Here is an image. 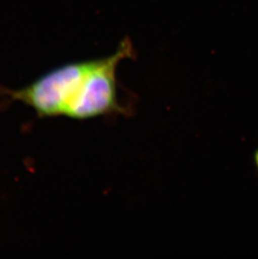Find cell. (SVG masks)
Wrapping results in <instances>:
<instances>
[{"label": "cell", "mask_w": 258, "mask_h": 259, "mask_svg": "<svg viewBox=\"0 0 258 259\" xmlns=\"http://www.w3.org/2000/svg\"><path fill=\"white\" fill-rule=\"evenodd\" d=\"M256 165H257V167H258V151L256 154Z\"/></svg>", "instance_id": "cell-3"}, {"label": "cell", "mask_w": 258, "mask_h": 259, "mask_svg": "<svg viewBox=\"0 0 258 259\" xmlns=\"http://www.w3.org/2000/svg\"><path fill=\"white\" fill-rule=\"evenodd\" d=\"M94 61L60 66L25 88L4 91L11 99L33 108L39 117L65 116Z\"/></svg>", "instance_id": "cell-2"}, {"label": "cell", "mask_w": 258, "mask_h": 259, "mask_svg": "<svg viewBox=\"0 0 258 259\" xmlns=\"http://www.w3.org/2000/svg\"><path fill=\"white\" fill-rule=\"evenodd\" d=\"M131 53L132 46L125 39L114 54L94 61L65 116L84 120L123 112L117 100L116 71L120 61Z\"/></svg>", "instance_id": "cell-1"}]
</instances>
